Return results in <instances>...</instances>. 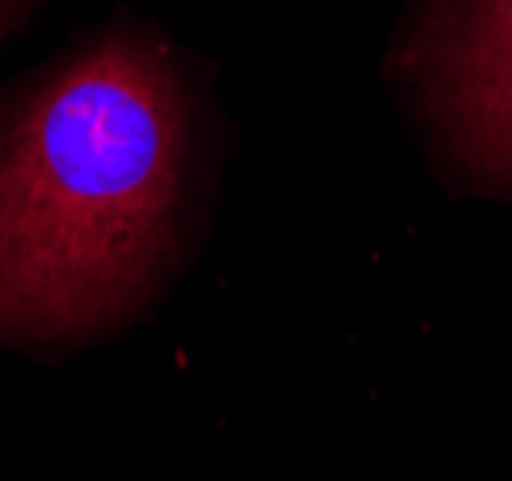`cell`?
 <instances>
[{"label":"cell","instance_id":"2","mask_svg":"<svg viewBox=\"0 0 512 481\" xmlns=\"http://www.w3.org/2000/svg\"><path fill=\"white\" fill-rule=\"evenodd\" d=\"M406 69L451 165L512 195V0H440Z\"/></svg>","mask_w":512,"mask_h":481},{"label":"cell","instance_id":"3","mask_svg":"<svg viewBox=\"0 0 512 481\" xmlns=\"http://www.w3.org/2000/svg\"><path fill=\"white\" fill-rule=\"evenodd\" d=\"M35 4H39V0H0V35L16 31V27L31 16Z\"/></svg>","mask_w":512,"mask_h":481},{"label":"cell","instance_id":"1","mask_svg":"<svg viewBox=\"0 0 512 481\" xmlns=\"http://www.w3.org/2000/svg\"><path fill=\"white\" fill-rule=\"evenodd\" d=\"M199 130L169 54L104 31L0 100V344L119 329L192 218Z\"/></svg>","mask_w":512,"mask_h":481}]
</instances>
